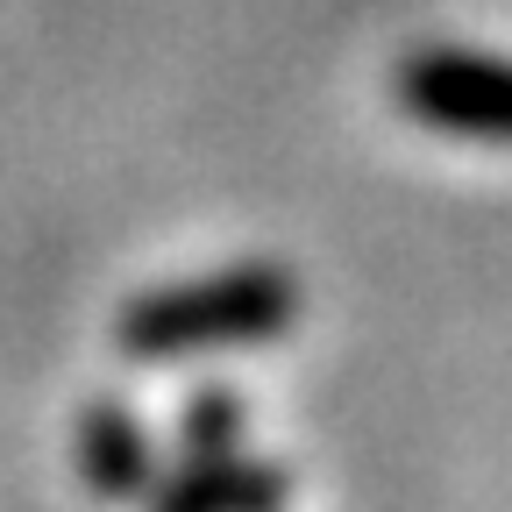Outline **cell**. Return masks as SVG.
<instances>
[{"label":"cell","mask_w":512,"mask_h":512,"mask_svg":"<svg viewBox=\"0 0 512 512\" xmlns=\"http://www.w3.org/2000/svg\"><path fill=\"white\" fill-rule=\"evenodd\" d=\"M278 320H292V285L242 271V278H214L192 292H164L143 299L121 320V335L136 356H178V349H221V342H256Z\"/></svg>","instance_id":"obj_1"},{"label":"cell","mask_w":512,"mask_h":512,"mask_svg":"<svg viewBox=\"0 0 512 512\" xmlns=\"http://www.w3.org/2000/svg\"><path fill=\"white\" fill-rule=\"evenodd\" d=\"M413 100L448 121V128H470V136H512V79L505 72H434L413 86Z\"/></svg>","instance_id":"obj_2"}]
</instances>
